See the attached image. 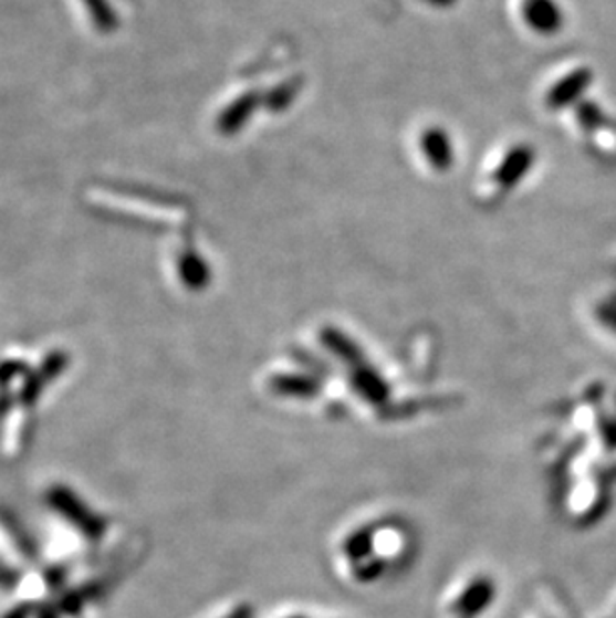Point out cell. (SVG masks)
<instances>
[{
	"label": "cell",
	"instance_id": "obj_1",
	"mask_svg": "<svg viewBox=\"0 0 616 618\" xmlns=\"http://www.w3.org/2000/svg\"><path fill=\"white\" fill-rule=\"evenodd\" d=\"M49 499H51L53 509L56 506L59 513L63 514L69 523L76 524V528L83 531L84 535L93 536V538L103 535V531H105L103 521L96 514L91 513L88 509H84V504L74 496V493L53 491L49 494Z\"/></svg>",
	"mask_w": 616,
	"mask_h": 618
}]
</instances>
